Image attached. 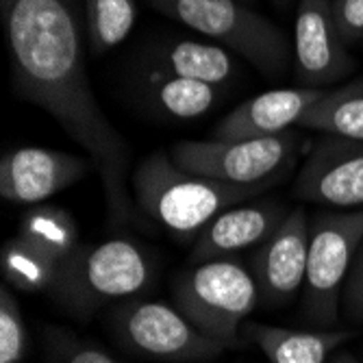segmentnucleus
<instances>
[{"instance_id":"nucleus-1","label":"nucleus","mask_w":363,"mask_h":363,"mask_svg":"<svg viewBox=\"0 0 363 363\" xmlns=\"http://www.w3.org/2000/svg\"><path fill=\"white\" fill-rule=\"evenodd\" d=\"M11 77L24 101L42 107L81 148L101 177L111 222H140L130 194V150L89 85V48L77 0H0Z\"/></svg>"},{"instance_id":"nucleus-2","label":"nucleus","mask_w":363,"mask_h":363,"mask_svg":"<svg viewBox=\"0 0 363 363\" xmlns=\"http://www.w3.org/2000/svg\"><path fill=\"white\" fill-rule=\"evenodd\" d=\"M272 185H233L198 177L179 168L168 152L146 157L130 172V194L140 211L183 240H196L216 216L252 201Z\"/></svg>"},{"instance_id":"nucleus-3","label":"nucleus","mask_w":363,"mask_h":363,"mask_svg":"<svg viewBox=\"0 0 363 363\" xmlns=\"http://www.w3.org/2000/svg\"><path fill=\"white\" fill-rule=\"evenodd\" d=\"M152 279L155 263L148 252L135 242L113 238L81 244L59 266L50 294L65 313L87 322L105 307L138 298Z\"/></svg>"},{"instance_id":"nucleus-4","label":"nucleus","mask_w":363,"mask_h":363,"mask_svg":"<svg viewBox=\"0 0 363 363\" xmlns=\"http://www.w3.org/2000/svg\"><path fill=\"white\" fill-rule=\"evenodd\" d=\"M172 298L196 328L226 348L242 346V328L261 305L252 270L235 257L194 263L174 279Z\"/></svg>"},{"instance_id":"nucleus-5","label":"nucleus","mask_w":363,"mask_h":363,"mask_svg":"<svg viewBox=\"0 0 363 363\" xmlns=\"http://www.w3.org/2000/svg\"><path fill=\"white\" fill-rule=\"evenodd\" d=\"M146 3L191 30L233 50L268 77H281L291 46L285 33L242 0H146Z\"/></svg>"},{"instance_id":"nucleus-6","label":"nucleus","mask_w":363,"mask_h":363,"mask_svg":"<svg viewBox=\"0 0 363 363\" xmlns=\"http://www.w3.org/2000/svg\"><path fill=\"white\" fill-rule=\"evenodd\" d=\"M363 244V209L324 211L311 220L303 315L333 328L342 313V291Z\"/></svg>"},{"instance_id":"nucleus-7","label":"nucleus","mask_w":363,"mask_h":363,"mask_svg":"<svg viewBox=\"0 0 363 363\" xmlns=\"http://www.w3.org/2000/svg\"><path fill=\"white\" fill-rule=\"evenodd\" d=\"M109 331L130 354L166 363H205L228 350L196 328L177 305L133 298L109 313Z\"/></svg>"},{"instance_id":"nucleus-8","label":"nucleus","mask_w":363,"mask_h":363,"mask_svg":"<svg viewBox=\"0 0 363 363\" xmlns=\"http://www.w3.org/2000/svg\"><path fill=\"white\" fill-rule=\"evenodd\" d=\"M301 146V133L287 130L272 138L252 140H209V142H179L170 157L185 172L209 177L233 185L274 183L279 172L294 163Z\"/></svg>"},{"instance_id":"nucleus-9","label":"nucleus","mask_w":363,"mask_h":363,"mask_svg":"<svg viewBox=\"0 0 363 363\" xmlns=\"http://www.w3.org/2000/svg\"><path fill=\"white\" fill-rule=\"evenodd\" d=\"M291 50L301 87L324 89L357 68L335 26L331 0H298Z\"/></svg>"},{"instance_id":"nucleus-10","label":"nucleus","mask_w":363,"mask_h":363,"mask_svg":"<svg viewBox=\"0 0 363 363\" xmlns=\"http://www.w3.org/2000/svg\"><path fill=\"white\" fill-rule=\"evenodd\" d=\"M294 196L342 211L363 209V142L322 135L296 177Z\"/></svg>"},{"instance_id":"nucleus-11","label":"nucleus","mask_w":363,"mask_h":363,"mask_svg":"<svg viewBox=\"0 0 363 363\" xmlns=\"http://www.w3.org/2000/svg\"><path fill=\"white\" fill-rule=\"evenodd\" d=\"M311 220L303 207L287 213L274 233L255 248L250 266L259 287L261 305L285 307L303 291L309 259Z\"/></svg>"},{"instance_id":"nucleus-12","label":"nucleus","mask_w":363,"mask_h":363,"mask_svg":"<svg viewBox=\"0 0 363 363\" xmlns=\"http://www.w3.org/2000/svg\"><path fill=\"white\" fill-rule=\"evenodd\" d=\"M91 159L40 146L7 150L0 161V196L16 205H42L87 177Z\"/></svg>"},{"instance_id":"nucleus-13","label":"nucleus","mask_w":363,"mask_h":363,"mask_svg":"<svg viewBox=\"0 0 363 363\" xmlns=\"http://www.w3.org/2000/svg\"><path fill=\"white\" fill-rule=\"evenodd\" d=\"M324 91L326 89L315 87H285L263 91L224 116L213 130V140L233 142L287 133L291 126L301 124V120L324 96Z\"/></svg>"},{"instance_id":"nucleus-14","label":"nucleus","mask_w":363,"mask_h":363,"mask_svg":"<svg viewBox=\"0 0 363 363\" xmlns=\"http://www.w3.org/2000/svg\"><path fill=\"white\" fill-rule=\"evenodd\" d=\"M287 213L289 211L279 203H242L230 207L198 233L191 246V261L203 263L257 248L283 224Z\"/></svg>"},{"instance_id":"nucleus-15","label":"nucleus","mask_w":363,"mask_h":363,"mask_svg":"<svg viewBox=\"0 0 363 363\" xmlns=\"http://www.w3.org/2000/svg\"><path fill=\"white\" fill-rule=\"evenodd\" d=\"M354 337L346 328H283L246 322L242 340L252 342L270 363H328L340 346Z\"/></svg>"},{"instance_id":"nucleus-16","label":"nucleus","mask_w":363,"mask_h":363,"mask_svg":"<svg viewBox=\"0 0 363 363\" xmlns=\"http://www.w3.org/2000/svg\"><path fill=\"white\" fill-rule=\"evenodd\" d=\"M157 72L222 87L235 79L238 63L230 50L224 46L181 40L161 48L157 57Z\"/></svg>"},{"instance_id":"nucleus-17","label":"nucleus","mask_w":363,"mask_h":363,"mask_svg":"<svg viewBox=\"0 0 363 363\" xmlns=\"http://www.w3.org/2000/svg\"><path fill=\"white\" fill-rule=\"evenodd\" d=\"M298 126L322 135L363 142V79L326 89Z\"/></svg>"},{"instance_id":"nucleus-18","label":"nucleus","mask_w":363,"mask_h":363,"mask_svg":"<svg viewBox=\"0 0 363 363\" xmlns=\"http://www.w3.org/2000/svg\"><path fill=\"white\" fill-rule=\"evenodd\" d=\"M148 96L166 116L174 120H196L220 103L222 87L152 70L148 77Z\"/></svg>"},{"instance_id":"nucleus-19","label":"nucleus","mask_w":363,"mask_h":363,"mask_svg":"<svg viewBox=\"0 0 363 363\" xmlns=\"http://www.w3.org/2000/svg\"><path fill=\"white\" fill-rule=\"evenodd\" d=\"M24 242L46 252L59 266L68 261L79 244V228L72 218L61 207L52 205H35L28 209L20 222V233Z\"/></svg>"},{"instance_id":"nucleus-20","label":"nucleus","mask_w":363,"mask_h":363,"mask_svg":"<svg viewBox=\"0 0 363 363\" xmlns=\"http://www.w3.org/2000/svg\"><path fill=\"white\" fill-rule=\"evenodd\" d=\"M135 0H85L87 44L94 57H103L120 46L138 22Z\"/></svg>"},{"instance_id":"nucleus-21","label":"nucleus","mask_w":363,"mask_h":363,"mask_svg":"<svg viewBox=\"0 0 363 363\" xmlns=\"http://www.w3.org/2000/svg\"><path fill=\"white\" fill-rule=\"evenodd\" d=\"M0 266L5 281L22 291H50L59 274V263L20 235L3 246Z\"/></svg>"},{"instance_id":"nucleus-22","label":"nucleus","mask_w":363,"mask_h":363,"mask_svg":"<svg viewBox=\"0 0 363 363\" xmlns=\"http://www.w3.org/2000/svg\"><path fill=\"white\" fill-rule=\"evenodd\" d=\"M28 335L20 305L9 287L0 289V363H22Z\"/></svg>"},{"instance_id":"nucleus-23","label":"nucleus","mask_w":363,"mask_h":363,"mask_svg":"<svg viewBox=\"0 0 363 363\" xmlns=\"http://www.w3.org/2000/svg\"><path fill=\"white\" fill-rule=\"evenodd\" d=\"M46 352L50 363H120L105 348L65 328H46Z\"/></svg>"},{"instance_id":"nucleus-24","label":"nucleus","mask_w":363,"mask_h":363,"mask_svg":"<svg viewBox=\"0 0 363 363\" xmlns=\"http://www.w3.org/2000/svg\"><path fill=\"white\" fill-rule=\"evenodd\" d=\"M333 20L346 46L363 42V0H331Z\"/></svg>"},{"instance_id":"nucleus-25","label":"nucleus","mask_w":363,"mask_h":363,"mask_svg":"<svg viewBox=\"0 0 363 363\" xmlns=\"http://www.w3.org/2000/svg\"><path fill=\"white\" fill-rule=\"evenodd\" d=\"M342 311L350 322H363V244L342 291Z\"/></svg>"},{"instance_id":"nucleus-26","label":"nucleus","mask_w":363,"mask_h":363,"mask_svg":"<svg viewBox=\"0 0 363 363\" xmlns=\"http://www.w3.org/2000/svg\"><path fill=\"white\" fill-rule=\"evenodd\" d=\"M328 363H361L354 354H350V352H335L333 357H331V361H328Z\"/></svg>"},{"instance_id":"nucleus-27","label":"nucleus","mask_w":363,"mask_h":363,"mask_svg":"<svg viewBox=\"0 0 363 363\" xmlns=\"http://www.w3.org/2000/svg\"><path fill=\"white\" fill-rule=\"evenodd\" d=\"M274 3H277V7H279V9H287V7L294 3V0H274Z\"/></svg>"},{"instance_id":"nucleus-28","label":"nucleus","mask_w":363,"mask_h":363,"mask_svg":"<svg viewBox=\"0 0 363 363\" xmlns=\"http://www.w3.org/2000/svg\"><path fill=\"white\" fill-rule=\"evenodd\" d=\"M242 3H250V0H242Z\"/></svg>"}]
</instances>
